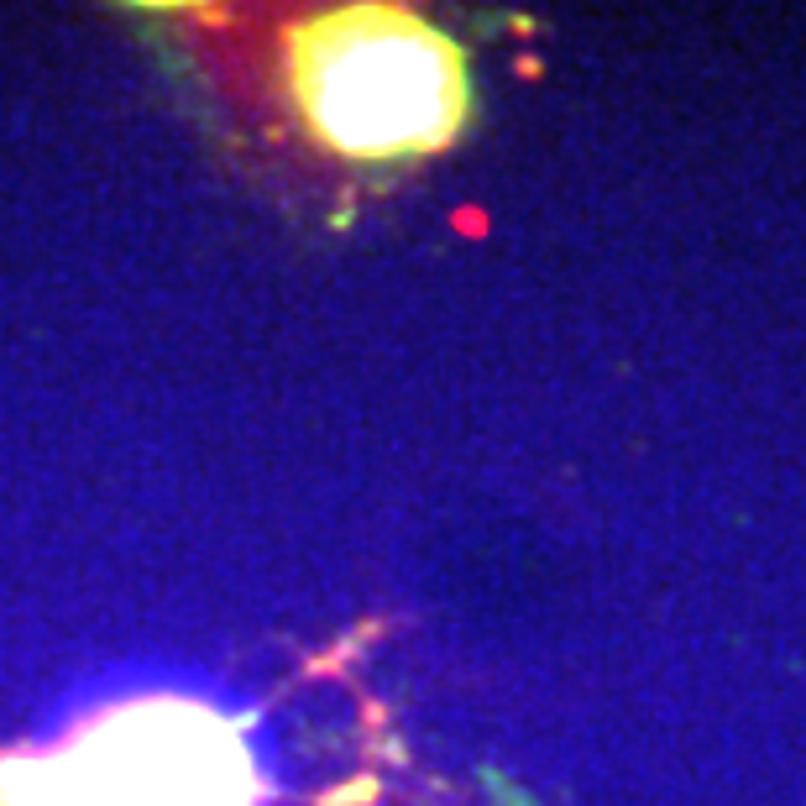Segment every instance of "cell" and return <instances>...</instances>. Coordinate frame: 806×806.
<instances>
[{
	"label": "cell",
	"mask_w": 806,
	"mask_h": 806,
	"mask_svg": "<svg viewBox=\"0 0 806 806\" xmlns=\"http://www.w3.org/2000/svg\"><path fill=\"white\" fill-rule=\"evenodd\" d=\"M294 95L309 126L351 158H414L466 116L462 53L393 6H346L294 32Z\"/></svg>",
	"instance_id": "obj_1"
},
{
	"label": "cell",
	"mask_w": 806,
	"mask_h": 806,
	"mask_svg": "<svg viewBox=\"0 0 806 806\" xmlns=\"http://www.w3.org/2000/svg\"><path fill=\"white\" fill-rule=\"evenodd\" d=\"M236 723L194 702H131L47 760H6L0 806H252Z\"/></svg>",
	"instance_id": "obj_2"
}]
</instances>
